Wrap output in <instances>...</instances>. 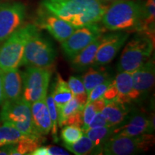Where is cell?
Listing matches in <instances>:
<instances>
[{"label":"cell","mask_w":155,"mask_h":155,"mask_svg":"<svg viewBox=\"0 0 155 155\" xmlns=\"http://www.w3.org/2000/svg\"><path fill=\"white\" fill-rule=\"evenodd\" d=\"M41 7L78 28L101 22L108 6L99 0H42Z\"/></svg>","instance_id":"obj_1"},{"label":"cell","mask_w":155,"mask_h":155,"mask_svg":"<svg viewBox=\"0 0 155 155\" xmlns=\"http://www.w3.org/2000/svg\"><path fill=\"white\" fill-rule=\"evenodd\" d=\"M141 15V4L134 0H117L108 6L101 21L106 30L114 32L137 30Z\"/></svg>","instance_id":"obj_2"},{"label":"cell","mask_w":155,"mask_h":155,"mask_svg":"<svg viewBox=\"0 0 155 155\" xmlns=\"http://www.w3.org/2000/svg\"><path fill=\"white\" fill-rule=\"evenodd\" d=\"M38 30L35 24H27L13 32L0 44V68H18L28 40Z\"/></svg>","instance_id":"obj_3"},{"label":"cell","mask_w":155,"mask_h":155,"mask_svg":"<svg viewBox=\"0 0 155 155\" xmlns=\"http://www.w3.org/2000/svg\"><path fill=\"white\" fill-rule=\"evenodd\" d=\"M0 121L27 136L40 134L32 121L31 104L21 98L15 101H5L0 111Z\"/></svg>","instance_id":"obj_4"},{"label":"cell","mask_w":155,"mask_h":155,"mask_svg":"<svg viewBox=\"0 0 155 155\" xmlns=\"http://www.w3.org/2000/svg\"><path fill=\"white\" fill-rule=\"evenodd\" d=\"M154 41L147 35H137L126 45L120 57L117 70L119 72L132 73L148 61L154 50Z\"/></svg>","instance_id":"obj_5"},{"label":"cell","mask_w":155,"mask_h":155,"mask_svg":"<svg viewBox=\"0 0 155 155\" xmlns=\"http://www.w3.org/2000/svg\"><path fill=\"white\" fill-rule=\"evenodd\" d=\"M55 59L56 51L53 45L38 29L25 45L20 65L51 68Z\"/></svg>","instance_id":"obj_6"},{"label":"cell","mask_w":155,"mask_h":155,"mask_svg":"<svg viewBox=\"0 0 155 155\" xmlns=\"http://www.w3.org/2000/svg\"><path fill=\"white\" fill-rule=\"evenodd\" d=\"M154 143L152 134L138 136L113 135L103 146L101 154L131 155L148 151Z\"/></svg>","instance_id":"obj_7"},{"label":"cell","mask_w":155,"mask_h":155,"mask_svg":"<svg viewBox=\"0 0 155 155\" xmlns=\"http://www.w3.org/2000/svg\"><path fill=\"white\" fill-rule=\"evenodd\" d=\"M53 70L43 68L28 67L22 73V98L32 103L47 96Z\"/></svg>","instance_id":"obj_8"},{"label":"cell","mask_w":155,"mask_h":155,"mask_svg":"<svg viewBox=\"0 0 155 155\" xmlns=\"http://www.w3.org/2000/svg\"><path fill=\"white\" fill-rule=\"evenodd\" d=\"M105 31V28L98 22L76 28L66 40L62 42V49L68 58H72L103 35Z\"/></svg>","instance_id":"obj_9"},{"label":"cell","mask_w":155,"mask_h":155,"mask_svg":"<svg viewBox=\"0 0 155 155\" xmlns=\"http://www.w3.org/2000/svg\"><path fill=\"white\" fill-rule=\"evenodd\" d=\"M26 10V6L19 2L0 3V42L22 26Z\"/></svg>","instance_id":"obj_10"},{"label":"cell","mask_w":155,"mask_h":155,"mask_svg":"<svg viewBox=\"0 0 155 155\" xmlns=\"http://www.w3.org/2000/svg\"><path fill=\"white\" fill-rule=\"evenodd\" d=\"M35 25L38 29L47 30L61 43L66 40L76 29L42 7L38 9Z\"/></svg>","instance_id":"obj_11"},{"label":"cell","mask_w":155,"mask_h":155,"mask_svg":"<svg viewBox=\"0 0 155 155\" xmlns=\"http://www.w3.org/2000/svg\"><path fill=\"white\" fill-rule=\"evenodd\" d=\"M154 116H148L139 110H131L127 119L114 129V136H138L152 134L154 131ZM112 135V136H113Z\"/></svg>","instance_id":"obj_12"},{"label":"cell","mask_w":155,"mask_h":155,"mask_svg":"<svg viewBox=\"0 0 155 155\" xmlns=\"http://www.w3.org/2000/svg\"><path fill=\"white\" fill-rule=\"evenodd\" d=\"M129 36V32L124 31H114L111 33L104 34L103 42L97 51L92 66H104L111 62L127 42Z\"/></svg>","instance_id":"obj_13"},{"label":"cell","mask_w":155,"mask_h":155,"mask_svg":"<svg viewBox=\"0 0 155 155\" xmlns=\"http://www.w3.org/2000/svg\"><path fill=\"white\" fill-rule=\"evenodd\" d=\"M132 73L134 101L141 99L150 91L154 84L155 65L154 59L150 58Z\"/></svg>","instance_id":"obj_14"},{"label":"cell","mask_w":155,"mask_h":155,"mask_svg":"<svg viewBox=\"0 0 155 155\" xmlns=\"http://www.w3.org/2000/svg\"><path fill=\"white\" fill-rule=\"evenodd\" d=\"M87 94L73 96L68 102L58 110V125L63 127L65 125L83 127V110L87 101Z\"/></svg>","instance_id":"obj_15"},{"label":"cell","mask_w":155,"mask_h":155,"mask_svg":"<svg viewBox=\"0 0 155 155\" xmlns=\"http://www.w3.org/2000/svg\"><path fill=\"white\" fill-rule=\"evenodd\" d=\"M5 101H15L22 97V75L17 68L2 70Z\"/></svg>","instance_id":"obj_16"},{"label":"cell","mask_w":155,"mask_h":155,"mask_svg":"<svg viewBox=\"0 0 155 155\" xmlns=\"http://www.w3.org/2000/svg\"><path fill=\"white\" fill-rule=\"evenodd\" d=\"M31 113L35 127L40 134L48 135L52 129V122L46 104V97L31 104Z\"/></svg>","instance_id":"obj_17"},{"label":"cell","mask_w":155,"mask_h":155,"mask_svg":"<svg viewBox=\"0 0 155 155\" xmlns=\"http://www.w3.org/2000/svg\"><path fill=\"white\" fill-rule=\"evenodd\" d=\"M130 111L128 104L116 99L107 102L101 113L106 118L108 125L116 128L126 121Z\"/></svg>","instance_id":"obj_18"},{"label":"cell","mask_w":155,"mask_h":155,"mask_svg":"<svg viewBox=\"0 0 155 155\" xmlns=\"http://www.w3.org/2000/svg\"><path fill=\"white\" fill-rule=\"evenodd\" d=\"M103 35L92 42L76 55L71 58V67L74 71L81 72L92 66L97 51L103 42Z\"/></svg>","instance_id":"obj_19"},{"label":"cell","mask_w":155,"mask_h":155,"mask_svg":"<svg viewBox=\"0 0 155 155\" xmlns=\"http://www.w3.org/2000/svg\"><path fill=\"white\" fill-rule=\"evenodd\" d=\"M113 85L120 101L129 104L134 101V88L132 73L122 71L118 73L113 79Z\"/></svg>","instance_id":"obj_20"},{"label":"cell","mask_w":155,"mask_h":155,"mask_svg":"<svg viewBox=\"0 0 155 155\" xmlns=\"http://www.w3.org/2000/svg\"><path fill=\"white\" fill-rule=\"evenodd\" d=\"M155 22V0H147L142 5V15L137 30L154 40Z\"/></svg>","instance_id":"obj_21"},{"label":"cell","mask_w":155,"mask_h":155,"mask_svg":"<svg viewBox=\"0 0 155 155\" xmlns=\"http://www.w3.org/2000/svg\"><path fill=\"white\" fill-rule=\"evenodd\" d=\"M111 78H112L111 75L105 68L102 66L98 68H90L82 77L87 96L96 86Z\"/></svg>","instance_id":"obj_22"},{"label":"cell","mask_w":155,"mask_h":155,"mask_svg":"<svg viewBox=\"0 0 155 155\" xmlns=\"http://www.w3.org/2000/svg\"><path fill=\"white\" fill-rule=\"evenodd\" d=\"M115 128L104 126V127L93 128L85 131V134L88 137L96 147L94 154H101L103 146L112 137Z\"/></svg>","instance_id":"obj_23"},{"label":"cell","mask_w":155,"mask_h":155,"mask_svg":"<svg viewBox=\"0 0 155 155\" xmlns=\"http://www.w3.org/2000/svg\"><path fill=\"white\" fill-rule=\"evenodd\" d=\"M51 94L58 111L74 96L70 90L68 83L63 80L60 74L57 75L55 83H54L52 88Z\"/></svg>","instance_id":"obj_24"},{"label":"cell","mask_w":155,"mask_h":155,"mask_svg":"<svg viewBox=\"0 0 155 155\" xmlns=\"http://www.w3.org/2000/svg\"><path fill=\"white\" fill-rule=\"evenodd\" d=\"M45 140L43 136H28L18 142L10 144V154H30Z\"/></svg>","instance_id":"obj_25"},{"label":"cell","mask_w":155,"mask_h":155,"mask_svg":"<svg viewBox=\"0 0 155 155\" xmlns=\"http://www.w3.org/2000/svg\"><path fill=\"white\" fill-rule=\"evenodd\" d=\"M107 101L104 98H98L94 101L89 103L84 106L83 110V132L86 131L90 122L91 121L94 116L98 112L101 111L103 108L105 107Z\"/></svg>","instance_id":"obj_26"},{"label":"cell","mask_w":155,"mask_h":155,"mask_svg":"<svg viewBox=\"0 0 155 155\" xmlns=\"http://www.w3.org/2000/svg\"><path fill=\"white\" fill-rule=\"evenodd\" d=\"M69 152L76 155L94 154L96 147L92 141L86 134H83L80 139L70 144H64Z\"/></svg>","instance_id":"obj_27"},{"label":"cell","mask_w":155,"mask_h":155,"mask_svg":"<svg viewBox=\"0 0 155 155\" xmlns=\"http://www.w3.org/2000/svg\"><path fill=\"white\" fill-rule=\"evenodd\" d=\"M28 137L9 125H0V147L12 144Z\"/></svg>","instance_id":"obj_28"},{"label":"cell","mask_w":155,"mask_h":155,"mask_svg":"<svg viewBox=\"0 0 155 155\" xmlns=\"http://www.w3.org/2000/svg\"><path fill=\"white\" fill-rule=\"evenodd\" d=\"M83 134L82 129L78 126L65 125L61 131V138L64 144H70L80 139Z\"/></svg>","instance_id":"obj_29"},{"label":"cell","mask_w":155,"mask_h":155,"mask_svg":"<svg viewBox=\"0 0 155 155\" xmlns=\"http://www.w3.org/2000/svg\"><path fill=\"white\" fill-rule=\"evenodd\" d=\"M46 104H47V106L49 111L50 119H51L52 122V135H53V139L55 141H58V112L57 107L54 101V99L52 96L51 92L49 94H47L46 96Z\"/></svg>","instance_id":"obj_30"},{"label":"cell","mask_w":155,"mask_h":155,"mask_svg":"<svg viewBox=\"0 0 155 155\" xmlns=\"http://www.w3.org/2000/svg\"><path fill=\"white\" fill-rule=\"evenodd\" d=\"M112 81H113V78H111L109 79V80L104 81V82L101 83V84H98V86L95 87L88 95L86 105L89 104V103L93 102L94 101L98 99V98H103V96H104V94H105L106 90L108 89V86H109L110 84L111 83Z\"/></svg>","instance_id":"obj_31"},{"label":"cell","mask_w":155,"mask_h":155,"mask_svg":"<svg viewBox=\"0 0 155 155\" xmlns=\"http://www.w3.org/2000/svg\"><path fill=\"white\" fill-rule=\"evenodd\" d=\"M70 90L71 91L74 96H81V95L86 94V89H85L84 84H83L82 78L78 76L72 75L69 78L68 81Z\"/></svg>","instance_id":"obj_32"},{"label":"cell","mask_w":155,"mask_h":155,"mask_svg":"<svg viewBox=\"0 0 155 155\" xmlns=\"http://www.w3.org/2000/svg\"><path fill=\"white\" fill-rule=\"evenodd\" d=\"M104 126H108L106 121V118L104 117V116L103 115L101 111L98 112L96 115L94 116V117L93 118L91 121L90 122L86 130L90 129H93V128H96V127H104Z\"/></svg>","instance_id":"obj_33"},{"label":"cell","mask_w":155,"mask_h":155,"mask_svg":"<svg viewBox=\"0 0 155 155\" xmlns=\"http://www.w3.org/2000/svg\"><path fill=\"white\" fill-rule=\"evenodd\" d=\"M48 154L49 155H65L69 154L66 151L58 147L55 146H48Z\"/></svg>","instance_id":"obj_34"},{"label":"cell","mask_w":155,"mask_h":155,"mask_svg":"<svg viewBox=\"0 0 155 155\" xmlns=\"http://www.w3.org/2000/svg\"><path fill=\"white\" fill-rule=\"evenodd\" d=\"M30 155H49L48 154V146H39L33 152L30 153Z\"/></svg>","instance_id":"obj_35"},{"label":"cell","mask_w":155,"mask_h":155,"mask_svg":"<svg viewBox=\"0 0 155 155\" xmlns=\"http://www.w3.org/2000/svg\"><path fill=\"white\" fill-rule=\"evenodd\" d=\"M5 101L3 92V83H2V69L0 68V106L2 105Z\"/></svg>","instance_id":"obj_36"},{"label":"cell","mask_w":155,"mask_h":155,"mask_svg":"<svg viewBox=\"0 0 155 155\" xmlns=\"http://www.w3.org/2000/svg\"><path fill=\"white\" fill-rule=\"evenodd\" d=\"M99 1L105 4V3H112L114 2L117 1V0H99Z\"/></svg>","instance_id":"obj_37"}]
</instances>
